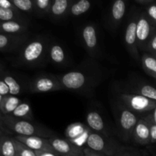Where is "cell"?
<instances>
[{"label": "cell", "mask_w": 156, "mask_h": 156, "mask_svg": "<svg viewBox=\"0 0 156 156\" xmlns=\"http://www.w3.org/2000/svg\"><path fill=\"white\" fill-rule=\"evenodd\" d=\"M86 121L90 129L97 132H102L105 129V123L101 116L96 111H91L87 114Z\"/></svg>", "instance_id": "cell-20"}, {"label": "cell", "mask_w": 156, "mask_h": 156, "mask_svg": "<svg viewBox=\"0 0 156 156\" xmlns=\"http://www.w3.org/2000/svg\"><path fill=\"white\" fill-rule=\"evenodd\" d=\"M142 62L145 69L151 74L156 75V59L149 55H144L142 58Z\"/></svg>", "instance_id": "cell-29"}, {"label": "cell", "mask_w": 156, "mask_h": 156, "mask_svg": "<svg viewBox=\"0 0 156 156\" xmlns=\"http://www.w3.org/2000/svg\"><path fill=\"white\" fill-rule=\"evenodd\" d=\"M91 6V3L88 0H80V1L72 5L69 9V12L72 15L79 16V15L86 13L90 9Z\"/></svg>", "instance_id": "cell-26"}, {"label": "cell", "mask_w": 156, "mask_h": 156, "mask_svg": "<svg viewBox=\"0 0 156 156\" xmlns=\"http://www.w3.org/2000/svg\"><path fill=\"white\" fill-rule=\"evenodd\" d=\"M10 116L25 120H32L34 118L31 107L27 102H21Z\"/></svg>", "instance_id": "cell-22"}, {"label": "cell", "mask_w": 156, "mask_h": 156, "mask_svg": "<svg viewBox=\"0 0 156 156\" xmlns=\"http://www.w3.org/2000/svg\"><path fill=\"white\" fill-rule=\"evenodd\" d=\"M62 156H73V155H62Z\"/></svg>", "instance_id": "cell-44"}, {"label": "cell", "mask_w": 156, "mask_h": 156, "mask_svg": "<svg viewBox=\"0 0 156 156\" xmlns=\"http://www.w3.org/2000/svg\"><path fill=\"white\" fill-rule=\"evenodd\" d=\"M9 88L11 95H17L21 92V86L19 83L16 81V79L11 76H5L2 79Z\"/></svg>", "instance_id": "cell-28"}, {"label": "cell", "mask_w": 156, "mask_h": 156, "mask_svg": "<svg viewBox=\"0 0 156 156\" xmlns=\"http://www.w3.org/2000/svg\"><path fill=\"white\" fill-rule=\"evenodd\" d=\"M62 88L57 78L49 76H38L32 81L30 85V91L34 93L50 92Z\"/></svg>", "instance_id": "cell-4"}, {"label": "cell", "mask_w": 156, "mask_h": 156, "mask_svg": "<svg viewBox=\"0 0 156 156\" xmlns=\"http://www.w3.org/2000/svg\"><path fill=\"white\" fill-rule=\"evenodd\" d=\"M136 16L133 17L132 19L129 21L127 27L125 31V43H126V47L129 53H131L133 58L136 59L139 57L138 46H137V39H136V24H137Z\"/></svg>", "instance_id": "cell-8"}, {"label": "cell", "mask_w": 156, "mask_h": 156, "mask_svg": "<svg viewBox=\"0 0 156 156\" xmlns=\"http://www.w3.org/2000/svg\"><path fill=\"white\" fill-rule=\"evenodd\" d=\"M25 18L18 10L0 8V21H20L26 23Z\"/></svg>", "instance_id": "cell-23"}, {"label": "cell", "mask_w": 156, "mask_h": 156, "mask_svg": "<svg viewBox=\"0 0 156 156\" xmlns=\"http://www.w3.org/2000/svg\"><path fill=\"white\" fill-rule=\"evenodd\" d=\"M70 0H54L52 4L50 15L53 19H60L68 12L72 6Z\"/></svg>", "instance_id": "cell-16"}, {"label": "cell", "mask_w": 156, "mask_h": 156, "mask_svg": "<svg viewBox=\"0 0 156 156\" xmlns=\"http://www.w3.org/2000/svg\"><path fill=\"white\" fill-rule=\"evenodd\" d=\"M3 126H5L2 123V116L1 114H0V136H4L3 135V134H4V132H3V128H2Z\"/></svg>", "instance_id": "cell-39"}, {"label": "cell", "mask_w": 156, "mask_h": 156, "mask_svg": "<svg viewBox=\"0 0 156 156\" xmlns=\"http://www.w3.org/2000/svg\"><path fill=\"white\" fill-rule=\"evenodd\" d=\"M140 94L152 101H156V89L149 85H145L140 88Z\"/></svg>", "instance_id": "cell-31"}, {"label": "cell", "mask_w": 156, "mask_h": 156, "mask_svg": "<svg viewBox=\"0 0 156 156\" xmlns=\"http://www.w3.org/2000/svg\"><path fill=\"white\" fill-rule=\"evenodd\" d=\"M0 8L18 10L13 5V3L12 2V1H9V0H0Z\"/></svg>", "instance_id": "cell-34"}, {"label": "cell", "mask_w": 156, "mask_h": 156, "mask_svg": "<svg viewBox=\"0 0 156 156\" xmlns=\"http://www.w3.org/2000/svg\"><path fill=\"white\" fill-rule=\"evenodd\" d=\"M48 140L53 149L61 156H84L83 149L68 139L58 138L54 136Z\"/></svg>", "instance_id": "cell-5"}, {"label": "cell", "mask_w": 156, "mask_h": 156, "mask_svg": "<svg viewBox=\"0 0 156 156\" xmlns=\"http://www.w3.org/2000/svg\"><path fill=\"white\" fill-rule=\"evenodd\" d=\"M48 43L42 37H37L25 43L19 54V61L23 65L36 66L42 62L48 50Z\"/></svg>", "instance_id": "cell-2"}, {"label": "cell", "mask_w": 156, "mask_h": 156, "mask_svg": "<svg viewBox=\"0 0 156 156\" xmlns=\"http://www.w3.org/2000/svg\"><path fill=\"white\" fill-rule=\"evenodd\" d=\"M88 133V129L84 124L80 123H74L68 126L66 129V136L69 140L75 143L76 140Z\"/></svg>", "instance_id": "cell-17"}, {"label": "cell", "mask_w": 156, "mask_h": 156, "mask_svg": "<svg viewBox=\"0 0 156 156\" xmlns=\"http://www.w3.org/2000/svg\"><path fill=\"white\" fill-rule=\"evenodd\" d=\"M2 99H3V96H2L1 94H0V106H1V104H2Z\"/></svg>", "instance_id": "cell-42"}, {"label": "cell", "mask_w": 156, "mask_h": 156, "mask_svg": "<svg viewBox=\"0 0 156 156\" xmlns=\"http://www.w3.org/2000/svg\"><path fill=\"white\" fill-rule=\"evenodd\" d=\"M86 144L89 149L108 156H111L115 153L112 149H111L109 145L107 143L106 140L96 132L89 133L86 140Z\"/></svg>", "instance_id": "cell-9"}, {"label": "cell", "mask_w": 156, "mask_h": 156, "mask_svg": "<svg viewBox=\"0 0 156 156\" xmlns=\"http://www.w3.org/2000/svg\"><path fill=\"white\" fill-rule=\"evenodd\" d=\"M136 142L140 144H146L150 140V127L143 120H140L137 122L133 132Z\"/></svg>", "instance_id": "cell-14"}, {"label": "cell", "mask_w": 156, "mask_h": 156, "mask_svg": "<svg viewBox=\"0 0 156 156\" xmlns=\"http://www.w3.org/2000/svg\"><path fill=\"white\" fill-rule=\"evenodd\" d=\"M136 2L139 3V4L144 5L146 4V3L150 2V1H149V0H136Z\"/></svg>", "instance_id": "cell-41"}, {"label": "cell", "mask_w": 156, "mask_h": 156, "mask_svg": "<svg viewBox=\"0 0 156 156\" xmlns=\"http://www.w3.org/2000/svg\"><path fill=\"white\" fill-rule=\"evenodd\" d=\"M151 27L147 18L141 15L137 19L136 24V39L137 46L140 47L147 41L150 34Z\"/></svg>", "instance_id": "cell-13"}, {"label": "cell", "mask_w": 156, "mask_h": 156, "mask_svg": "<svg viewBox=\"0 0 156 156\" xmlns=\"http://www.w3.org/2000/svg\"><path fill=\"white\" fill-rule=\"evenodd\" d=\"M155 122H156V110H155Z\"/></svg>", "instance_id": "cell-43"}, {"label": "cell", "mask_w": 156, "mask_h": 156, "mask_svg": "<svg viewBox=\"0 0 156 156\" xmlns=\"http://www.w3.org/2000/svg\"><path fill=\"white\" fill-rule=\"evenodd\" d=\"M21 103V101L16 96L11 94L5 96L0 106V112L3 116L10 115Z\"/></svg>", "instance_id": "cell-18"}, {"label": "cell", "mask_w": 156, "mask_h": 156, "mask_svg": "<svg viewBox=\"0 0 156 156\" xmlns=\"http://www.w3.org/2000/svg\"><path fill=\"white\" fill-rule=\"evenodd\" d=\"M126 2L123 0H117L111 8V18L114 24H118L126 13Z\"/></svg>", "instance_id": "cell-24"}, {"label": "cell", "mask_w": 156, "mask_h": 156, "mask_svg": "<svg viewBox=\"0 0 156 156\" xmlns=\"http://www.w3.org/2000/svg\"><path fill=\"white\" fill-rule=\"evenodd\" d=\"M37 156H61L57 152H48V151H37L35 152Z\"/></svg>", "instance_id": "cell-35"}, {"label": "cell", "mask_w": 156, "mask_h": 156, "mask_svg": "<svg viewBox=\"0 0 156 156\" xmlns=\"http://www.w3.org/2000/svg\"><path fill=\"white\" fill-rule=\"evenodd\" d=\"M120 98L132 111L144 112L155 107V102L141 94H121Z\"/></svg>", "instance_id": "cell-6"}, {"label": "cell", "mask_w": 156, "mask_h": 156, "mask_svg": "<svg viewBox=\"0 0 156 156\" xmlns=\"http://www.w3.org/2000/svg\"><path fill=\"white\" fill-rule=\"evenodd\" d=\"M150 47L153 50H156V36L152 38V41L150 43Z\"/></svg>", "instance_id": "cell-40"}, {"label": "cell", "mask_w": 156, "mask_h": 156, "mask_svg": "<svg viewBox=\"0 0 156 156\" xmlns=\"http://www.w3.org/2000/svg\"><path fill=\"white\" fill-rule=\"evenodd\" d=\"M16 146V156H37L34 150L15 139Z\"/></svg>", "instance_id": "cell-30"}, {"label": "cell", "mask_w": 156, "mask_h": 156, "mask_svg": "<svg viewBox=\"0 0 156 156\" xmlns=\"http://www.w3.org/2000/svg\"><path fill=\"white\" fill-rule=\"evenodd\" d=\"M150 139L152 141L156 140V124L150 127Z\"/></svg>", "instance_id": "cell-37"}, {"label": "cell", "mask_w": 156, "mask_h": 156, "mask_svg": "<svg viewBox=\"0 0 156 156\" xmlns=\"http://www.w3.org/2000/svg\"><path fill=\"white\" fill-rule=\"evenodd\" d=\"M49 57L53 63L61 65L66 62L65 50L59 44H52L49 47Z\"/></svg>", "instance_id": "cell-21"}, {"label": "cell", "mask_w": 156, "mask_h": 156, "mask_svg": "<svg viewBox=\"0 0 156 156\" xmlns=\"http://www.w3.org/2000/svg\"><path fill=\"white\" fill-rule=\"evenodd\" d=\"M82 35L85 47L91 51L95 50L98 44V37L94 26L92 24H88L84 27Z\"/></svg>", "instance_id": "cell-15"}, {"label": "cell", "mask_w": 156, "mask_h": 156, "mask_svg": "<svg viewBox=\"0 0 156 156\" xmlns=\"http://www.w3.org/2000/svg\"><path fill=\"white\" fill-rule=\"evenodd\" d=\"M0 156H16L15 138L5 135L0 137Z\"/></svg>", "instance_id": "cell-19"}, {"label": "cell", "mask_w": 156, "mask_h": 156, "mask_svg": "<svg viewBox=\"0 0 156 156\" xmlns=\"http://www.w3.org/2000/svg\"><path fill=\"white\" fill-rule=\"evenodd\" d=\"M27 23L20 21H0V34L21 35L27 31Z\"/></svg>", "instance_id": "cell-11"}, {"label": "cell", "mask_w": 156, "mask_h": 156, "mask_svg": "<svg viewBox=\"0 0 156 156\" xmlns=\"http://www.w3.org/2000/svg\"><path fill=\"white\" fill-rule=\"evenodd\" d=\"M27 40L24 34L11 35L0 34V50L9 51L22 45Z\"/></svg>", "instance_id": "cell-10"}, {"label": "cell", "mask_w": 156, "mask_h": 156, "mask_svg": "<svg viewBox=\"0 0 156 156\" xmlns=\"http://www.w3.org/2000/svg\"><path fill=\"white\" fill-rule=\"evenodd\" d=\"M0 137H1V136H0Z\"/></svg>", "instance_id": "cell-45"}, {"label": "cell", "mask_w": 156, "mask_h": 156, "mask_svg": "<svg viewBox=\"0 0 156 156\" xmlns=\"http://www.w3.org/2000/svg\"><path fill=\"white\" fill-rule=\"evenodd\" d=\"M62 88L72 91H78L82 89L88 82L87 76L79 71H72L56 76Z\"/></svg>", "instance_id": "cell-3"}, {"label": "cell", "mask_w": 156, "mask_h": 156, "mask_svg": "<svg viewBox=\"0 0 156 156\" xmlns=\"http://www.w3.org/2000/svg\"><path fill=\"white\" fill-rule=\"evenodd\" d=\"M12 2L20 12L32 13L34 11V0H12Z\"/></svg>", "instance_id": "cell-27"}, {"label": "cell", "mask_w": 156, "mask_h": 156, "mask_svg": "<svg viewBox=\"0 0 156 156\" xmlns=\"http://www.w3.org/2000/svg\"><path fill=\"white\" fill-rule=\"evenodd\" d=\"M0 94L3 97L10 94L9 87L3 80H0Z\"/></svg>", "instance_id": "cell-32"}, {"label": "cell", "mask_w": 156, "mask_h": 156, "mask_svg": "<svg viewBox=\"0 0 156 156\" xmlns=\"http://www.w3.org/2000/svg\"><path fill=\"white\" fill-rule=\"evenodd\" d=\"M116 156H136L133 152H117V154Z\"/></svg>", "instance_id": "cell-38"}, {"label": "cell", "mask_w": 156, "mask_h": 156, "mask_svg": "<svg viewBox=\"0 0 156 156\" xmlns=\"http://www.w3.org/2000/svg\"><path fill=\"white\" fill-rule=\"evenodd\" d=\"M53 2V0H34L35 13L40 17L50 15Z\"/></svg>", "instance_id": "cell-25"}, {"label": "cell", "mask_w": 156, "mask_h": 156, "mask_svg": "<svg viewBox=\"0 0 156 156\" xmlns=\"http://www.w3.org/2000/svg\"><path fill=\"white\" fill-rule=\"evenodd\" d=\"M5 127L22 136H40L50 139L54 137V133L45 126L32 123L30 120L15 118L10 115L2 116Z\"/></svg>", "instance_id": "cell-1"}, {"label": "cell", "mask_w": 156, "mask_h": 156, "mask_svg": "<svg viewBox=\"0 0 156 156\" xmlns=\"http://www.w3.org/2000/svg\"><path fill=\"white\" fill-rule=\"evenodd\" d=\"M15 139L22 143L34 152L48 151V152H56L52 147L48 139L40 136H15Z\"/></svg>", "instance_id": "cell-7"}, {"label": "cell", "mask_w": 156, "mask_h": 156, "mask_svg": "<svg viewBox=\"0 0 156 156\" xmlns=\"http://www.w3.org/2000/svg\"><path fill=\"white\" fill-rule=\"evenodd\" d=\"M83 153L84 156H108L107 155H105L101 152H96V151L92 150V149H89V148L86 147L83 149Z\"/></svg>", "instance_id": "cell-33"}, {"label": "cell", "mask_w": 156, "mask_h": 156, "mask_svg": "<svg viewBox=\"0 0 156 156\" xmlns=\"http://www.w3.org/2000/svg\"><path fill=\"white\" fill-rule=\"evenodd\" d=\"M137 122L138 120L136 116L132 111L128 109H124L122 111L120 117V127L128 136L133 134Z\"/></svg>", "instance_id": "cell-12"}, {"label": "cell", "mask_w": 156, "mask_h": 156, "mask_svg": "<svg viewBox=\"0 0 156 156\" xmlns=\"http://www.w3.org/2000/svg\"><path fill=\"white\" fill-rule=\"evenodd\" d=\"M148 15L152 19L156 20V5H152L148 9Z\"/></svg>", "instance_id": "cell-36"}]
</instances>
